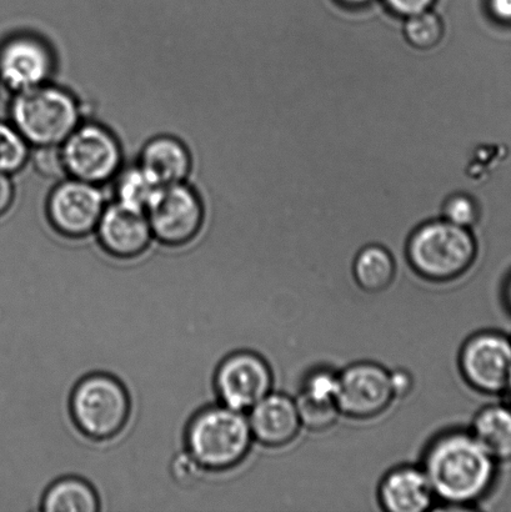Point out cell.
I'll list each match as a JSON object with an SVG mask.
<instances>
[{
	"label": "cell",
	"instance_id": "7c38bea8",
	"mask_svg": "<svg viewBox=\"0 0 511 512\" xmlns=\"http://www.w3.org/2000/svg\"><path fill=\"white\" fill-rule=\"evenodd\" d=\"M460 370L479 393L504 394L511 379V341L498 333H482L465 343Z\"/></svg>",
	"mask_w": 511,
	"mask_h": 512
},
{
	"label": "cell",
	"instance_id": "484cf974",
	"mask_svg": "<svg viewBox=\"0 0 511 512\" xmlns=\"http://www.w3.org/2000/svg\"><path fill=\"white\" fill-rule=\"evenodd\" d=\"M29 163H32L34 169L44 178L63 179L67 177L60 145L34 147L30 152Z\"/></svg>",
	"mask_w": 511,
	"mask_h": 512
},
{
	"label": "cell",
	"instance_id": "30bf717a",
	"mask_svg": "<svg viewBox=\"0 0 511 512\" xmlns=\"http://www.w3.org/2000/svg\"><path fill=\"white\" fill-rule=\"evenodd\" d=\"M273 373L262 355L238 350L225 356L215 369L213 386L218 403L248 413L273 389Z\"/></svg>",
	"mask_w": 511,
	"mask_h": 512
},
{
	"label": "cell",
	"instance_id": "9a60e30c",
	"mask_svg": "<svg viewBox=\"0 0 511 512\" xmlns=\"http://www.w3.org/2000/svg\"><path fill=\"white\" fill-rule=\"evenodd\" d=\"M137 164L155 183L164 187L188 182L193 170V157L183 140L162 134L143 145Z\"/></svg>",
	"mask_w": 511,
	"mask_h": 512
},
{
	"label": "cell",
	"instance_id": "ba28073f",
	"mask_svg": "<svg viewBox=\"0 0 511 512\" xmlns=\"http://www.w3.org/2000/svg\"><path fill=\"white\" fill-rule=\"evenodd\" d=\"M107 204L99 185L65 177L48 194L45 218L58 237L80 242L94 235Z\"/></svg>",
	"mask_w": 511,
	"mask_h": 512
},
{
	"label": "cell",
	"instance_id": "9c48e42d",
	"mask_svg": "<svg viewBox=\"0 0 511 512\" xmlns=\"http://www.w3.org/2000/svg\"><path fill=\"white\" fill-rule=\"evenodd\" d=\"M55 68L54 50L38 34L14 33L0 42V88L10 97L52 82Z\"/></svg>",
	"mask_w": 511,
	"mask_h": 512
},
{
	"label": "cell",
	"instance_id": "f1b7e54d",
	"mask_svg": "<svg viewBox=\"0 0 511 512\" xmlns=\"http://www.w3.org/2000/svg\"><path fill=\"white\" fill-rule=\"evenodd\" d=\"M487 9L493 22L511 28V0H487Z\"/></svg>",
	"mask_w": 511,
	"mask_h": 512
},
{
	"label": "cell",
	"instance_id": "8992f818",
	"mask_svg": "<svg viewBox=\"0 0 511 512\" xmlns=\"http://www.w3.org/2000/svg\"><path fill=\"white\" fill-rule=\"evenodd\" d=\"M145 213L154 242L163 249H182L194 244L207 220L203 199L188 182L160 187Z\"/></svg>",
	"mask_w": 511,
	"mask_h": 512
},
{
	"label": "cell",
	"instance_id": "e0dca14e",
	"mask_svg": "<svg viewBox=\"0 0 511 512\" xmlns=\"http://www.w3.org/2000/svg\"><path fill=\"white\" fill-rule=\"evenodd\" d=\"M39 512H102L100 498L87 480L63 476L44 491Z\"/></svg>",
	"mask_w": 511,
	"mask_h": 512
},
{
	"label": "cell",
	"instance_id": "2e32d148",
	"mask_svg": "<svg viewBox=\"0 0 511 512\" xmlns=\"http://www.w3.org/2000/svg\"><path fill=\"white\" fill-rule=\"evenodd\" d=\"M380 504L389 512H425L432 509L435 498L432 485L423 469H395L385 476L379 488Z\"/></svg>",
	"mask_w": 511,
	"mask_h": 512
},
{
	"label": "cell",
	"instance_id": "cb8c5ba5",
	"mask_svg": "<svg viewBox=\"0 0 511 512\" xmlns=\"http://www.w3.org/2000/svg\"><path fill=\"white\" fill-rule=\"evenodd\" d=\"M480 209L475 200L467 194H455L444 205V219L465 229L479 222Z\"/></svg>",
	"mask_w": 511,
	"mask_h": 512
},
{
	"label": "cell",
	"instance_id": "603a6c76",
	"mask_svg": "<svg viewBox=\"0 0 511 512\" xmlns=\"http://www.w3.org/2000/svg\"><path fill=\"white\" fill-rule=\"evenodd\" d=\"M295 404H297L300 423L304 428L312 431L332 428L340 415L337 403L312 400L302 394H299Z\"/></svg>",
	"mask_w": 511,
	"mask_h": 512
},
{
	"label": "cell",
	"instance_id": "5bb4252c",
	"mask_svg": "<svg viewBox=\"0 0 511 512\" xmlns=\"http://www.w3.org/2000/svg\"><path fill=\"white\" fill-rule=\"evenodd\" d=\"M248 413L254 441L267 448L292 443L302 428L295 400L284 394L272 391Z\"/></svg>",
	"mask_w": 511,
	"mask_h": 512
},
{
	"label": "cell",
	"instance_id": "ac0fdd59",
	"mask_svg": "<svg viewBox=\"0 0 511 512\" xmlns=\"http://www.w3.org/2000/svg\"><path fill=\"white\" fill-rule=\"evenodd\" d=\"M470 434L495 463L511 461V406L493 405L480 411Z\"/></svg>",
	"mask_w": 511,
	"mask_h": 512
},
{
	"label": "cell",
	"instance_id": "7402d4cb",
	"mask_svg": "<svg viewBox=\"0 0 511 512\" xmlns=\"http://www.w3.org/2000/svg\"><path fill=\"white\" fill-rule=\"evenodd\" d=\"M404 35L412 47L429 50L442 42L444 25L437 14L427 10V12L410 15L407 18Z\"/></svg>",
	"mask_w": 511,
	"mask_h": 512
},
{
	"label": "cell",
	"instance_id": "4fadbf2b",
	"mask_svg": "<svg viewBox=\"0 0 511 512\" xmlns=\"http://www.w3.org/2000/svg\"><path fill=\"white\" fill-rule=\"evenodd\" d=\"M94 235L102 253L118 261L140 258L154 242L147 213L117 202L107 204Z\"/></svg>",
	"mask_w": 511,
	"mask_h": 512
},
{
	"label": "cell",
	"instance_id": "44dd1931",
	"mask_svg": "<svg viewBox=\"0 0 511 512\" xmlns=\"http://www.w3.org/2000/svg\"><path fill=\"white\" fill-rule=\"evenodd\" d=\"M30 147L12 123L0 120V173L13 175L22 172L30 159Z\"/></svg>",
	"mask_w": 511,
	"mask_h": 512
},
{
	"label": "cell",
	"instance_id": "1f68e13d",
	"mask_svg": "<svg viewBox=\"0 0 511 512\" xmlns=\"http://www.w3.org/2000/svg\"><path fill=\"white\" fill-rule=\"evenodd\" d=\"M505 296H507V301H508V304H509L510 309H511V278H510L509 283L507 285V294H505Z\"/></svg>",
	"mask_w": 511,
	"mask_h": 512
},
{
	"label": "cell",
	"instance_id": "3957f363",
	"mask_svg": "<svg viewBox=\"0 0 511 512\" xmlns=\"http://www.w3.org/2000/svg\"><path fill=\"white\" fill-rule=\"evenodd\" d=\"M69 418L89 444L87 474L94 448L123 433L132 416V399L122 381L107 373H92L75 384L68 401Z\"/></svg>",
	"mask_w": 511,
	"mask_h": 512
},
{
	"label": "cell",
	"instance_id": "d6986e66",
	"mask_svg": "<svg viewBox=\"0 0 511 512\" xmlns=\"http://www.w3.org/2000/svg\"><path fill=\"white\" fill-rule=\"evenodd\" d=\"M397 265L389 250L369 245L360 250L353 263V276L360 289L367 293H382L392 285Z\"/></svg>",
	"mask_w": 511,
	"mask_h": 512
},
{
	"label": "cell",
	"instance_id": "f546056e",
	"mask_svg": "<svg viewBox=\"0 0 511 512\" xmlns=\"http://www.w3.org/2000/svg\"><path fill=\"white\" fill-rule=\"evenodd\" d=\"M390 376H392L395 398H402V396L409 394V391L412 390L413 379L408 371L395 370L390 373Z\"/></svg>",
	"mask_w": 511,
	"mask_h": 512
},
{
	"label": "cell",
	"instance_id": "7a4b0ae2",
	"mask_svg": "<svg viewBox=\"0 0 511 512\" xmlns=\"http://www.w3.org/2000/svg\"><path fill=\"white\" fill-rule=\"evenodd\" d=\"M253 443L248 416L218 401L197 411L184 434V450L200 469L212 475L238 469Z\"/></svg>",
	"mask_w": 511,
	"mask_h": 512
},
{
	"label": "cell",
	"instance_id": "5b68a950",
	"mask_svg": "<svg viewBox=\"0 0 511 512\" xmlns=\"http://www.w3.org/2000/svg\"><path fill=\"white\" fill-rule=\"evenodd\" d=\"M477 253V242L470 229L445 219L422 225L408 244L413 269L433 281L454 280L467 273Z\"/></svg>",
	"mask_w": 511,
	"mask_h": 512
},
{
	"label": "cell",
	"instance_id": "4dcf8cb0",
	"mask_svg": "<svg viewBox=\"0 0 511 512\" xmlns=\"http://www.w3.org/2000/svg\"><path fill=\"white\" fill-rule=\"evenodd\" d=\"M342 2L347 3L349 5H355V7H359V5L369 3L370 0H342Z\"/></svg>",
	"mask_w": 511,
	"mask_h": 512
},
{
	"label": "cell",
	"instance_id": "ffe728a7",
	"mask_svg": "<svg viewBox=\"0 0 511 512\" xmlns=\"http://www.w3.org/2000/svg\"><path fill=\"white\" fill-rule=\"evenodd\" d=\"M114 182V202L124 207L147 212L160 185L155 183L138 164L123 168Z\"/></svg>",
	"mask_w": 511,
	"mask_h": 512
},
{
	"label": "cell",
	"instance_id": "83f0119b",
	"mask_svg": "<svg viewBox=\"0 0 511 512\" xmlns=\"http://www.w3.org/2000/svg\"><path fill=\"white\" fill-rule=\"evenodd\" d=\"M15 202V185L12 175L0 173V219L12 210Z\"/></svg>",
	"mask_w": 511,
	"mask_h": 512
},
{
	"label": "cell",
	"instance_id": "d6a6232c",
	"mask_svg": "<svg viewBox=\"0 0 511 512\" xmlns=\"http://www.w3.org/2000/svg\"><path fill=\"white\" fill-rule=\"evenodd\" d=\"M504 394L508 396V399L510 401V406H511V379L509 381L507 389H505V391H504Z\"/></svg>",
	"mask_w": 511,
	"mask_h": 512
},
{
	"label": "cell",
	"instance_id": "52a82bcc",
	"mask_svg": "<svg viewBox=\"0 0 511 512\" xmlns=\"http://www.w3.org/2000/svg\"><path fill=\"white\" fill-rule=\"evenodd\" d=\"M67 177L103 187L123 169L124 153L117 135L103 124L83 122L60 144Z\"/></svg>",
	"mask_w": 511,
	"mask_h": 512
},
{
	"label": "cell",
	"instance_id": "8fae6325",
	"mask_svg": "<svg viewBox=\"0 0 511 512\" xmlns=\"http://www.w3.org/2000/svg\"><path fill=\"white\" fill-rule=\"evenodd\" d=\"M394 399L392 376L383 366L358 363L338 374L340 414L354 419H372L383 414Z\"/></svg>",
	"mask_w": 511,
	"mask_h": 512
},
{
	"label": "cell",
	"instance_id": "d4e9b609",
	"mask_svg": "<svg viewBox=\"0 0 511 512\" xmlns=\"http://www.w3.org/2000/svg\"><path fill=\"white\" fill-rule=\"evenodd\" d=\"M299 394L324 403H337L338 374L330 370H318L310 374L304 381Z\"/></svg>",
	"mask_w": 511,
	"mask_h": 512
},
{
	"label": "cell",
	"instance_id": "6da1fadb",
	"mask_svg": "<svg viewBox=\"0 0 511 512\" xmlns=\"http://www.w3.org/2000/svg\"><path fill=\"white\" fill-rule=\"evenodd\" d=\"M423 471L435 498L450 505H469L492 488L495 460L472 434L450 433L430 445Z\"/></svg>",
	"mask_w": 511,
	"mask_h": 512
},
{
	"label": "cell",
	"instance_id": "277c9868",
	"mask_svg": "<svg viewBox=\"0 0 511 512\" xmlns=\"http://www.w3.org/2000/svg\"><path fill=\"white\" fill-rule=\"evenodd\" d=\"M9 122L30 147L60 145L83 122L77 95L49 82L10 97Z\"/></svg>",
	"mask_w": 511,
	"mask_h": 512
},
{
	"label": "cell",
	"instance_id": "4316f807",
	"mask_svg": "<svg viewBox=\"0 0 511 512\" xmlns=\"http://www.w3.org/2000/svg\"><path fill=\"white\" fill-rule=\"evenodd\" d=\"M394 13L410 17V15L427 12L435 0H385Z\"/></svg>",
	"mask_w": 511,
	"mask_h": 512
}]
</instances>
